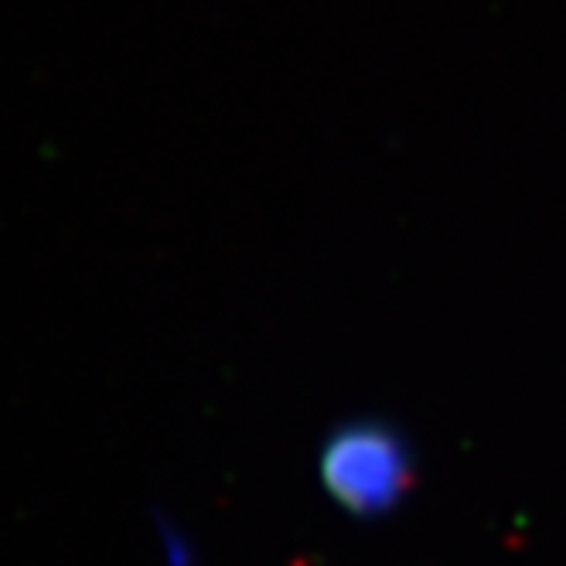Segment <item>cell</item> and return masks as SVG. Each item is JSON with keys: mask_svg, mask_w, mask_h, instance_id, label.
<instances>
[{"mask_svg": "<svg viewBox=\"0 0 566 566\" xmlns=\"http://www.w3.org/2000/svg\"><path fill=\"white\" fill-rule=\"evenodd\" d=\"M317 481L342 512L379 518L413 489V451L407 437L382 420H348L321 443Z\"/></svg>", "mask_w": 566, "mask_h": 566, "instance_id": "cell-1", "label": "cell"}]
</instances>
